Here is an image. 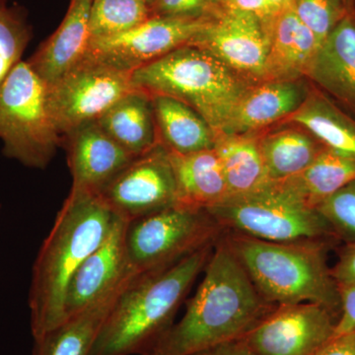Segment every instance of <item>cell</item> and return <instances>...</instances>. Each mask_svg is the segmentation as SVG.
<instances>
[{"instance_id":"obj_1","label":"cell","mask_w":355,"mask_h":355,"mask_svg":"<svg viewBox=\"0 0 355 355\" xmlns=\"http://www.w3.org/2000/svg\"><path fill=\"white\" fill-rule=\"evenodd\" d=\"M184 317L149 355H191L241 338L277 305L261 297L222 237Z\"/></svg>"},{"instance_id":"obj_2","label":"cell","mask_w":355,"mask_h":355,"mask_svg":"<svg viewBox=\"0 0 355 355\" xmlns=\"http://www.w3.org/2000/svg\"><path fill=\"white\" fill-rule=\"evenodd\" d=\"M114 217L97 193L70 189L33 266L28 302L34 340L65 321L70 282L104 241Z\"/></svg>"},{"instance_id":"obj_3","label":"cell","mask_w":355,"mask_h":355,"mask_svg":"<svg viewBox=\"0 0 355 355\" xmlns=\"http://www.w3.org/2000/svg\"><path fill=\"white\" fill-rule=\"evenodd\" d=\"M214 246L165 270L132 277L114 301L91 355L150 354L174 324L180 306L205 270Z\"/></svg>"},{"instance_id":"obj_4","label":"cell","mask_w":355,"mask_h":355,"mask_svg":"<svg viewBox=\"0 0 355 355\" xmlns=\"http://www.w3.org/2000/svg\"><path fill=\"white\" fill-rule=\"evenodd\" d=\"M222 239L266 302L316 303L340 318V292L328 256L340 242H268L231 231Z\"/></svg>"},{"instance_id":"obj_5","label":"cell","mask_w":355,"mask_h":355,"mask_svg":"<svg viewBox=\"0 0 355 355\" xmlns=\"http://www.w3.org/2000/svg\"><path fill=\"white\" fill-rule=\"evenodd\" d=\"M133 87L188 105L216 135L223 132L248 87L234 70L209 51L186 44L132 72Z\"/></svg>"},{"instance_id":"obj_6","label":"cell","mask_w":355,"mask_h":355,"mask_svg":"<svg viewBox=\"0 0 355 355\" xmlns=\"http://www.w3.org/2000/svg\"><path fill=\"white\" fill-rule=\"evenodd\" d=\"M207 210L224 230L254 239L338 241L328 221L289 180L270 181L253 191L230 196Z\"/></svg>"},{"instance_id":"obj_7","label":"cell","mask_w":355,"mask_h":355,"mask_svg":"<svg viewBox=\"0 0 355 355\" xmlns=\"http://www.w3.org/2000/svg\"><path fill=\"white\" fill-rule=\"evenodd\" d=\"M0 140L6 157L44 169L62 146L48 105V86L27 62L0 85Z\"/></svg>"},{"instance_id":"obj_8","label":"cell","mask_w":355,"mask_h":355,"mask_svg":"<svg viewBox=\"0 0 355 355\" xmlns=\"http://www.w3.org/2000/svg\"><path fill=\"white\" fill-rule=\"evenodd\" d=\"M224 232L209 210L172 205L128 222V265L135 275L165 270L203 248L214 246Z\"/></svg>"},{"instance_id":"obj_9","label":"cell","mask_w":355,"mask_h":355,"mask_svg":"<svg viewBox=\"0 0 355 355\" xmlns=\"http://www.w3.org/2000/svg\"><path fill=\"white\" fill-rule=\"evenodd\" d=\"M133 90L132 72L83 58L48 86L49 109L62 137L97 121Z\"/></svg>"},{"instance_id":"obj_10","label":"cell","mask_w":355,"mask_h":355,"mask_svg":"<svg viewBox=\"0 0 355 355\" xmlns=\"http://www.w3.org/2000/svg\"><path fill=\"white\" fill-rule=\"evenodd\" d=\"M212 16L203 18L153 16L127 32L90 39L83 58L121 71L133 72L190 44Z\"/></svg>"},{"instance_id":"obj_11","label":"cell","mask_w":355,"mask_h":355,"mask_svg":"<svg viewBox=\"0 0 355 355\" xmlns=\"http://www.w3.org/2000/svg\"><path fill=\"white\" fill-rule=\"evenodd\" d=\"M97 195L128 223L172 207L176 183L167 149L158 144L137 156Z\"/></svg>"},{"instance_id":"obj_12","label":"cell","mask_w":355,"mask_h":355,"mask_svg":"<svg viewBox=\"0 0 355 355\" xmlns=\"http://www.w3.org/2000/svg\"><path fill=\"white\" fill-rule=\"evenodd\" d=\"M338 321L316 303L279 305L243 338L259 355H315L333 338Z\"/></svg>"},{"instance_id":"obj_13","label":"cell","mask_w":355,"mask_h":355,"mask_svg":"<svg viewBox=\"0 0 355 355\" xmlns=\"http://www.w3.org/2000/svg\"><path fill=\"white\" fill-rule=\"evenodd\" d=\"M270 28L272 23L254 14L222 4L189 44L209 51L234 71L263 78Z\"/></svg>"},{"instance_id":"obj_14","label":"cell","mask_w":355,"mask_h":355,"mask_svg":"<svg viewBox=\"0 0 355 355\" xmlns=\"http://www.w3.org/2000/svg\"><path fill=\"white\" fill-rule=\"evenodd\" d=\"M127 226V221L114 216L104 241L77 270L67 289L65 320L135 277L125 249Z\"/></svg>"},{"instance_id":"obj_15","label":"cell","mask_w":355,"mask_h":355,"mask_svg":"<svg viewBox=\"0 0 355 355\" xmlns=\"http://www.w3.org/2000/svg\"><path fill=\"white\" fill-rule=\"evenodd\" d=\"M72 189L99 193L137 157L109 137L96 121L84 125L62 137Z\"/></svg>"},{"instance_id":"obj_16","label":"cell","mask_w":355,"mask_h":355,"mask_svg":"<svg viewBox=\"0 0 355 355\" xmlns=\"http://www.w3.org/2000/svg\"><path fill=\"white\" fill-rule=\"evenodd\" d=\"M306 76L330 99L355 114V10L320 46Z\"/></svg>"},{"instance_id":"obj_17","label":"cell","mask_w":355,"mask_h":355,"mask_svg":"<svg viewBox=\"0 0 355 355\" xmlns=\"http://www.w3.org/2000/svg\"><path fill=\"white\" fill-rule=\"evenodd\" d=\"M93 0H70L64 20L44 40L28 64L50 86L83 60L90 42L89 16Z\"/></svg>"},{"instance_id":"obj_18","label":"cell","mask_w":355,"mask_h":355,"mask_svg":"<svg viewBox=\"0 0 355 355\" xmlns=\"http://www.w3.org/2000/svg\"><path fill=\"white\" fill-rule=\"evenodd\" d=\"M315 35L298 19L291 6L273 17L265 76L272 81H293L306 76L320 48Z\"/></svg>"},{"instance_id":"obj_19","label":"cell","mask_w":355,"mask_h":355,"mask_svg":"<svg viewBox=\"0 0 355 355\" xmlns=\"http://www.w3.org/2000/svg\"><path fill=\"white\" fill-rule=\"evenodd\" d=\"M307 96L305 89L294 81H270L248 87L222 133L245 135L272 125L297 111Z\"/></svg>"},{"instance_id":"obj_20","label":"cell","mask_w":355,"mask_h":355,"mask_svg":"<svg viewBox=\"0 0 355 355\" xmlns=\"http://www.w3.org/2000/svg\"><path fill=\"white\" fill-rule=\"evenodd\" d=\"M169 157L176 183L175 205L209 209L229 197L225 178L214 149L189 154L169 153Z\"/></svg>"},{"instance_id":"obj_21","label":"cell","mask_w":355,"mask_h":355,"mask_svg":"<svg viewBox=\"0 0 355 355\" xmlns=\"http://www.w3.org/2000/svg\"><path fill=\"white\" fill-rule=\"evenodd\" d=\"M132 277L35 340L34 355L92 354L114 301Z\"/></svg>"},{"instance_id":"obj_22","label":"cell","mask_w":355,"mask_h":355,"mask_svg":"<svg viewBox=\"0 0 355 355\" xmlns=\"http://www.w3.org/2000/svg\"><path fill=\"white\" fill-rule=\"evenodd\" d=\"M96 123L135 156L148 153L159 144L153 100L137 89L123 96Z\"/></svg>"},{"instance_id":"obj_23","label":"cell","mask_w":355,"mask_h":355,"mask_svg":"<svg viewBox=\"0 0 355 355\" xmlns=\"http://www.w3.org/2000/svg\"><path fill=\"white\" fill-rule=\"evenodd\" d=\"M158 141L169 153L189 154L214 149L216 133L184 103L168 96H150Z\"/></svg>"},{"instance_id":"obj_24","label":"cell","mask_w":355,"mask_h":355,"mask_svg":"<svg viewBox=\"0 0 355 355\" xmlns=\"http://www.w3.org/2000/svg\"><path fill=\"white\" fill-rule=\"evenodd\" d=\"M288 118L324 146L355 159V120L323 92L309 93Z\"/></svg>"},{"instance_id":"obj_25","label":"cell","mask_w":355,"mask_h":355,"mask_svg":"<svg viewBox=\"0 0 355 355\" xmlns=\"http://www.w3.org/2000/svg\"><path fill=\"white\" fill-rule=\"evenodd\" d=\"M214 149L220 162L229 197L253 191L270 182L259 139L221 133L216 135Z\"/></svg>"},{"instance_id":"obj_26","label":"cell","mask_w":355,"mask_h":355,"mask_svg":"<svg viewBox=\"0 0 355 355\" xmlns=\"http://www.w3.org/2000/svg\"><path fill=\"white\" fill-rule=\"evenodd\" d=\"M270 181H284L304 172L324 148L312 135L284 130L259 139Z\"/></svg>"},{"instance_id":"obj_27","label":"cell","mask_w":355,"mask_h":355,"mask_svg":"<svg viewBox=\"0 0 355 355\" xmlns=\"http://www.w3.org/2000/svg\"><path fill=\"white\" fill-rule=\"evenodd\" d=\"M311 207H316L355 180V159L324 147L312 164L288 179Z\"/></svg>"},{"instance_id":"obj_28","label":"cell","mask_w":355,"mask_h":355,"mask_svg":"<svg viewBox=\"0 0 355 355\" xmlns=\"http://www.w3.org/2000/svg\"><path fill=\"white\" fill-rule=\"evenodd\" d=\"M151 17L150 4L146 0H93L89 32L91 39L114 36Z\"/></svg>"},{"instance_id":"obj_29","label":"cell","mask_w":355,"mask_h":355,"mask_svg":"<svg viewBox=\"0 0 355 355\" xmlns=\"http://www.w3.org/2000/svg\"><path fill=\"white\" fill-rule=\"evenodd\" d=\"M33 31L24 8L6 6L0 10V85L22 62Z\"/></svg>"},{"instance_id":"obj_30","label":"cell","mask_w":355,"mask_h":355,"mask_svg":"<svg viewBox=\"0 0 355 355\" xmlns=\"http://www.w3.org/2000/svg\"><path fill=\"white\" fill-rule=\"evenodd\" d=\"M291 6L320 44L350 11L355 10L345 0H292Z\"/></svg>"},{"instance_id":"obj_31","label":"cell","mask_w":355,"mask_h":355,"mask_svg":"<svg viewBox=\"0 0 355 355\" xmlns=\"http://www.w3.org/2000/svg\"><path fill=\"white\" fill-rule=\"evenodd\" d=\"M340 243H355V180L317 207Z\"/></svg>"},{"instance_id":"obj_32","label":"cell","mask_w":355,"mask_h":355,"mask_svg":"<svg viewBox=\"0 0 355 355\" xmlns=\"http://www.w3.org/2000/svg\"><path fill=\"white\" fill-rule=\"evenodd\" d=\"M221 6L216 0H153L150 9L153 17L203 18L214 15Z\"/></svg>"},{"instance_id":"obj_33","label":"cell","mask_w":355,"mask_h":355,"mask_svg":"<svg viewBox=\"0 0 355 355\" xmlns=\"http://www.w3.org/2000/svg\"><path fill=\"white\" fill-rule=\"evenodd\" d=\"M336 251L338 261L331 268V272L336 284H355V243H340Z\"/></svg>"},{"instance_id":"obj_34","label":"cell","mask_w":355,"mask_h":355,"mask_svg":"<svg viewBox=\"0 0 355 355\" xmlns=\"http://www.w3.org/2000/svg\"><path fill=\"white\" fill-rule=\"evenodd\" d=\"M338 292L340 315L333 338L355 331V284L338 286Z\"/></svg>"},{"instance_id":"obj_35","label":"cell","mask_w":355,"mask_h":355,"mask_svg":"<svg viewBox=\"0 0 355 355\" xmlns=\"http://www.w3.org/2000/svg\"><path fill=\"white\" fill-rule=\"evenodd\" d=\"M191 355H259L245 340L236 338L229 342L219 343L209 349L200 350Z\"/></svg>"},{"instance_id":"obj_36","label":"cell","mask_w":355,"mask_h":355,"mask_svg":"<svg viewBox=\"0 0 355 355\" xmlns=\"http://www.w3.org/2000/svg\"><path fill=\"white\" fill-rule=\"evenodd\" d=\"M223 6L254 14L268 24L275 17L268 0H227Z\"/></svg>"},{"instance_id":"obj_37","label":"cell","mask_w":355,"mask_h":355,"mask_svg":"<svg viewBox=\"0 0 355 355\" xmlns=\"http://www.w3.org/2000/svg\"><path fill=\"white\" fill-rule=\"evenodd\" d=\"M315 355H355V331L331 338Z\"/></svg>"},{"instance_id":"obj_38","label":"cell","mask_w":355,"mask_h":355,"mask_svg":"<svg viewBox=\"0 0 355 355\" xmlns=\"http://www.w3.org/2000/svg\"><path fill=\"white\" fill-rule=\"evenodd\" d=\"M268 1L273 15L275 16L280 10L286 8V6H291L292 0H268Z\"/></svg>"},{"instance_id":"obj_39","label":"cell","mask_w":355,"mask_h":355,"mask_svg":"<svg viewBox=\"0 0 355 355\" xmlns=\"http://www.w3.org/2000/svg\"><path fill=\"white\" fill-rule=\"evenodd\" d=\"M345 1L349 4L350 8L355 9V0H345Z\"/></svg>"},{"instance_id":"obj_40","label":"cell","mask_w":355,"mask_h":355,"mask_svg":"<svg viewBox=\"0 0 355 355\" xmlns=\"http://www.w3.org/2000/svg\"><path fill=\"white\" fill-rule=\"evenodd\" d=\"M7 1L8 0H0V10L7 6Z\"/></svg>"},{"instance_id":"obj_41","label":"cell","mask_w":355,"mask_h":355,"mask_svg":"<svg viewBox=\"0 0 355 355\" xmlns=\"http://www.w3.org/2000/svg\"><path fill=\"white\" fill-rule=\"evenodd\" d=\"M219 4H225L227 2V0H216Z\"/></svg>"},{"instance_id":"obj_42","label":"cell","mask_w":355,"mask_h":355,"mask_svg":"<svg viewBox=\"0 0 355 355\" xmlns=\"http://www.w3.org/2000/svg\"><path fill=\"white\" fill-rule=\"evenodd\" d=\"M146 1L148 2L149 4L153 3V0H146Z\"/></svg>"},{"instance_id":"obj_43","label":"cell","mask_w":355,"mask_h":355,"mask_svg":"<svg viewBox=\"0 0 355 355\" xmlns=\"http://www.w3.org/2000/svg\"><path fill=\"white\" fill-rule=\"evenodd\" d=\"M0 209H1V207H0Z\"/></svg>"}]
</instances>
